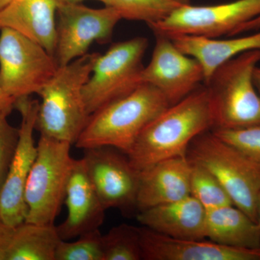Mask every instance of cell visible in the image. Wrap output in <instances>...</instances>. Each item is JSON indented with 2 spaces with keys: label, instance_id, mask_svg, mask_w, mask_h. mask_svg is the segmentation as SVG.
Listing matches in <instances>:
<instances>
[{
  "label": "cell",
  "instance_id": "7a4b0ae2",
  "mask_svg": "<svg viewBox=\"0 0 260 260\" xmlns=\"http://www.w3.org/2000/svg\"><path fill=\"white\" fill-rule=\"evenodd\" d=\"M99 56V53H87L60 67L38 93L42 102L39 103L35 129L40 135L72 145L78 141L90 117L83 88Z\"/></svg>",
  "mask_w": 260,
  "mask_h": 260
},
{
  "label": "cell",
  "instance_id": "9c48e42d",
  "mask_svg": "<svg viewBox=\"0 0 260 260\" xmlns=\"http://www.w3.org/2000/svg\"><path fill=\"white\" fill-rule=\"evenodd\" d=\"M56 14L54 57L59 68L85 55L93 42H109L122 20L113 6L94 9L82 3L58 4Z\"/></svg>",
  "mask_w": 260,
  "mask_h": 260
},
{
  "label": "cell",
  "instance_id": "d4e9b609",
  "mask_svg": "<svg viewBox=\"0 0 260 260\" xmlns=\"http://www.w3.org/2000/svg\"><path fill=\"white\" fill-rule=\"evenodd\" d=\"M55 260H104L100 230L83 234L75 242L61 240L56 249Z\"/></svg>",
  "mask_w": 260,
  "mask_h": 260
},
{
  "label": "cell",
  "instance_id": "7402d4cb",
  "mask_svg": "<svg viewBox=\"0 0 260 260\" xmlns=\"http://www.w3.org/2000/svg\"><path fill=\"white\" fill-rule=\"evenodd\" d=\"M112 6L121 18L146 23H156L172 14L174 10L190 4L191 0H112Z\"/></svg>",
  "mask_w": 260,
  "mask_h": 260
},
{
  "label": "cell",
  "instance_id": "1f68e13d",
  "mask_svg": "<svg viewBox=\"0 0 260 260\" xmlns=\"http://www.w3.org/2000/svg\"><path fill=\"white\" fill-rule=\"evenodd\" d=\"M253 80H254V86H255L256 91L258 92L260 96V68H258V67L254 69Z\"/></svg>",
  "mask_w": 260,
  "mask_h": 260
},
{
  "label": "cell",
  "instance_id": "836d02e7",
  "mask_svg": "<svg viewBox=\"0 0 260 260\" xmlns=\"http://www.w3.org/2000/svg\"><path fill=\"white\" fill-rule=\"evenodd\" d=\"M6 246H0V260H6Z\"/></svg>",
  "mask_w": 260,
  "mask_h": 260
},
{
  "label": "cell",
  "instance_id": "e0dca14e",
  "mask_svg": "<svg viewBox=\"0 0 260 260\" xmlns=\"http://www.w3.org/2000/svg\"><path fill=\"white\" fill-rule=\"evenodd\" d=\"M207 210L191 195L138 212L143 226L181 239H205Z\"/></svg>",
  "mask_w": 260,
  "mask_h": 260
},
{
  "label": "cell",
  "instance_id": "83f0119b",
  "mask_svg": "<svg viewBox=\"0 0 260 260\" xmlns=\"http://www.w3.org/2000/svg\"><path fill=\"white\" fill-rule=\"evenodd\" d=\"M15 100L5 93L0 86V112L10 115L15 109Z\"/></svg>",
  "mask_w": 260,
  "mask_h": 260
},
{
  "label": "cell",
  "instance_id": "8992f818",
  "mask_svg": "<svg viewBox=\"0 0 260 260\" xmlns=\"http://www.w3.org/2000/svg\"><path fill=\"white\" fill-rule=\"evenodd\" d=\"M71 144L40 135L37 155L25 187V221L54 225L64 203L75 159Z\"/></svg>",
  "mask_w": 260,
  "mask_h": 260
},
{
  "label": "cell",
  "instance_id": "5b68a950",
  "mask_svg": "<svg viewBox=\"0 0 260 260\" xmlns=\"http://www.w3.org/2000/svg\"><path fill=\"white\" fill-rule=\"evenodd\" d=\"M191 164L205 168L227 191L233 203L256 222L260 167L211 130L197 136L186 151Z\"/></svg>",
  "mask_w": 260,
  "mask_h": 260
},
{
  "label": "cell",
  "instance_id": "3957f363",
  "mask_svg": "<svg viewBox=\"0 0 260 260\" xmlns=\"http://www.w3.org/2000/svg\"><path fill=\"white\" fill-rule=\"evenodd\" d=\"M169 106L158 89L141 83L133 93L92 114L75 146H109L127 154L145 126Z\"/></svg>",
  "mask_w": 260,
  "mask_h": 260
},
{
  "label": "cell",
  "instance_id": "44dd1931",
  "mask_svg": "<svg viewBox=\"0 0 260 260\" xmlns=\"http://www.w3.org/2000/svg\"><path fill=\"white\" fill-rule=\"evenodd\" d=\"M61 241L54 224L23 222L14 228L6 246V260H55Z\"/></svg>",
  "mask_w": 260,
  "mask_h": 260
},
{
  "label": "cell",
  "instance_id": "8fae6325",
  "mask_svg": "<svg viewBox=\"0 0 260 260\" xmlns=\"http://www.w3.org/2000/svg\"><path fill=\"white\" fill-rule=\"evenodd\" d=\"M39 103L29 96L20 98L15 102V109L21 115V125L16 151L0 190V220L13 228L25 222L28 213L25 187L37 155L34 132Z\"/></svg>",
  "mask_w": 260,
  "mask_h": 260
},
{
  "label": "cell",
  "instance_id": "277c9868",
  "mask_svg": "<svg viewBox=\"0 0 260 260\" xmlns=\"http://www.w3.org/2000/svg\"><path fill=\"white\" fill-rule=\"evenodd\" d=\"M259 61L260 50L246 51L220 65L205 82L213 107V129L260 124V96L253 80Z\"/></svg>",
  "mask_w": 260,
  "mask_h": 260
},
{
  "label": "cell",
  "instance_id": "e575fe53",
  "mask_svg": "<svg viewBox=\"0 0 260 260\" xmlns=\"http://www.w3.org/2000/svg\"><path fill=\"white\" fill-rule=\"evenodd\" d=\"M10 2V0H0V10L3 9Z\"/></svg>",
  "mask_w": 260,
  "mask_h": 260
},
{
  "label": "cell",
  "instance_id": "d6a6232c",
  "mask_svg": "<svg viewBox=\"0 0 260 260\" xmlns=\"http://www.w3.org/2000/svg\"><path fill=\"white\" fill-rule=\"evenodd\" d=\"M256 223L260 228V194L256 204Z\"/></svg>",
  "mask_w": 260,
  "mask_h": 260
},
{
  "label": "cell",
  "instance_id": "4fadbf2b",
  "mask_svg": "<svg viewBox=\"0 0 260 260\" xmlns=\"http://www.w3.org/2000/svg\"><path fill=\"white\" fill-rule=\"evenodd\" d=\"M153 34V54L142 71L140 81L158 89L169 105H174L205 83L204 71L199 61L179 50L170 38Z\"/></svg>",
  "mask_w": 260,
  "mask_h": 260
},
{
  "label": "cell",
  "instance_id": "4316f807",
  "mask_svg": "<svg viewBox=\"0 0 260 260\" xmlns=\"http://www.w3.org/2000/svg\"><path fill=\"white\" fill-rule=\"evenodd\" d=\"M8 116L0 112V190L8 175L19 140V129L10 124Z\"/></svg>",
  "mask_w": 260,
  "mask_h": 260
},
{
  "label": "cell",
  "instance_id": "cb8c5ba5",
  "mask_svg": "<svg viewBox=\"0 0 260 260\" xmlns=\"http://www.w3.org/2000/svg\"><path fill=\"white\" fill-rule=\"evenodd\" d=\"M191 164L190 195L206 210L234 205L216 177L205 168Z\"/></svg>",
  "mask_w": 260,
  "mask_h": 260
},
{
  "label": "cell",
  "instance_id": "f546056e",
  "mask_svg": "<svg viewBox=\"0 0 260 260\" xmlns=\"http://www.w3.org/2000/svg\"><path fill=\"white\" fill-rule=\"evenodd\" d=\"M260 29V16L257 18L253 19L250 21L241 25L237 30H234L232 36L238 35V34H242V32L249 31V30H259Z\"/></svg>",
  "mask_w": 260,
  "mask_h": 260
},
{
  "label": "cell",
  "instance_id": "603a6c76",
  "mask_svg": "<svg viewBox=\"0 0 260 260\" xmlns=\"http://www.w3.org/2000/svg\"><path fill=\"white\" fill-rule=\"evenodd\" d=\"M104 260L143 259L139 227L121 224L102 235Z\"/></svg>",
  "mask_w": 260,
  "mask_h": 260
},
{
  "label": "cell",
  "instance_id": "7c38bea8",
  "mask_svg": "<svg viewBox=\"0 0 260 260\" xmlns=\"http://www.w3.org/2000/svg\"><path fill=\"white\" fill-rule=\"evenodd\" d=\"M83 150L88 177L105 209L116 208L125 213L137 210L140 173L127 155L109 146Z\"/></svg>",
  "mask_w": 260,
  "mask_h": 260
},
{
  "label": "cell",
  "instance_id": "6da1fadb",
  "mask_svg": "<svg viewBox=\"0 0 260 260\" xmlns=\"http://www.w3.org/2000/svg\"><path fill=\"white\" fill-rule=\"evenodd\" d=\"M213 127L209 92L205 85H200L150 121L126 155L140 172L166 159L186 156L191 142Z\"/></svg>",
  "mask_w": 260,
  "mask_h": 260
},
{
  "label": "cell",
  "instance_id": "2e32d148",
  "mask_svg": "<svg viewBox=\"0 0 260 260\" xmlns=\"http://www.w3.org/2000/svg\"><path fill=\"white\" fill-rule=\"evenodd\" d=\"M140 173L138 212L190 195L191 164L186 156L166 159Z\"/></svg>",
  "mask_w": 260,
  "mask_h": 260
},
{
  "label": "cell",
  "instance_id": "5bb4252c",
  "mask_svg": "<svg viewBox=\"0 0 260 260\" xmlns=\"http://www.w3.org/2000/svg\"><path fill=\"white\" fill-rule=\"evenodd\" d=\"M144 260H260V248L232 247L204 239H175L139 227Z\"/></svg>",
  "mask_w": 260,
  "mask_h": 260
},
{
  "label": "cell",
  "instance_id": "d6986e66",
  "mask_svg": "<svg viewBox=\"0 0 260 260\" xmlns=\"http://www.w3.org/2000/svg\"><path fill=\"white\" fill-rule=\"evenodd\" d=\"M168 37L179 50L199 61L204 71L205 83L223 63L246 51L260 50V31L225 40L191 35Z\"/></svg>",
  "mask_w": 260,
  "mask_h": 260
},
{
  "label": "cell",
  "instance_id": "ba28073f",
  "mask_svg": "<svg viewBox=\"0 0 260 260\" xmlns=\"http://www.w3.org/2000/svg\"><path fill=\"white\" fill-rule=\"evenodd\" d=\"M0 31V86L15 100L39 93L59 69L54 56L16 30Z\"/></svg>",
  "mask_w": 260,
  "mask_h": 260
},
{
  "label": "cell",
  "instance_id": "f1b7e54d",
  "mask_svg": "<svg viewBox=\"0 0 260 260\" xmlns=\"http://www.w3.org/2000/svg\"><path fill=\"white\" fill-rule=\"evenodd\" d=\"M14 228L9 226L0 220V246H7L13 234Z\"/></svg>",
  "mask_w": 260,
  "mask_h": 260
},
{
  "label": "cell",
  "instance_id": "9a60e30c",
  "mask_svg": "<svg viewBox=\"0 0 260 260\" xmlns=\"http://www.w3.org/2000/svg\"><path fill=\"white\" fill-rule=\"evenodd\" d=\"M64 204L68 215L56 226L61 240L69 241L99 230L105 218V208L88 177L83 158L75 159Z\"/></svg>",
  "mask_w": 260,
  "mask_h": 260
},
{
  "label": "cell",
  "instance_id": "4dcf8cb0",
  "mask_svg": "<svg viewBox=\"0 0 260 260\" xmlns=\"http://www.w3.org/2000/svg\"><path fill=\"white\" fill-rule=\"evenodd\" d=\"M58 4H75V3H82L84 0H54ZM104 4L105 6H112V0H96Z\"/></svg>",
  "mask_w": 260,
  "mask_h": 260
},
{
  "label": "cell",
  "instance_id": "52a82bcc",
  "mask_svg": "<svg viewBox=\"0 0 260 260\" xmlns=\"http://www.w3.org/2000/svg\"><path fill=\"white\" fill-rule=\"evenodd\" d=\"M148 47L145 37L116 43L99 56L83 95L89 114L126 96L141 84L143 56Z\"/></svg>",
  "mask_w": 260,
  "mask_h": 260
},
{
  "label": "cell",
  "instance_id": "ac0fdd59",
  "mask_svg": "<svg viewBox=\"0 0 260 260\" xmlns=\"http://www.w3.org/2000/svg\"><path fill=\"white\" fill-rule=\"evenodd\" d=\"M56 10L57 3L54 0H10L0 10V30H16L54 56Z\"/></svg>",
  "mask_w": 260,
  "mask_h": 260
},
{
  "label": "cell",
  "instance_id": "30bf717a",
  "mask_svg": "<svg viewBox=\"0 0 260 260\" xmlns=\"http://www.w3.org/2000/svg\"><path fill=\"white\" fill-rule=\"evenodd\" d=\"M260 16V0H236L214 5H184L162 20L149 25L164 35L232 37L239 26Z\"/></svg>",
  "mask_w": 260,
  "mask_h": 260
},
{
  "label": "cell",
  "instance_id": "484cf974",
  "mask_svg": "<svg viewBox=\"0 0 260 260\" xmlns=\"http://www.w3.org/2000/svg\"><path fill=\"white\" fill-rule=\"evenodd\" d=\"M211 131L260 167V124L237 129H213Z\"/></svg>",
  "mask_w": 260,
  "mask_h": 260
},
{
  "label": "cell",
  "instance_id": "ffe728a7",
  "mask_svg": "<svg viewBox=\"0 0 260 260\" xmlns=\"http://www.w3.org/2000/svg\"><path fill=\"white\" fill-rule=\"evenodd\" d=\"M205 237L232 247L260 248V228L234 205L207 210Z\"/></svg>",
  "mask_w": 260,
  "mask_h": 260
}]
</instances>
